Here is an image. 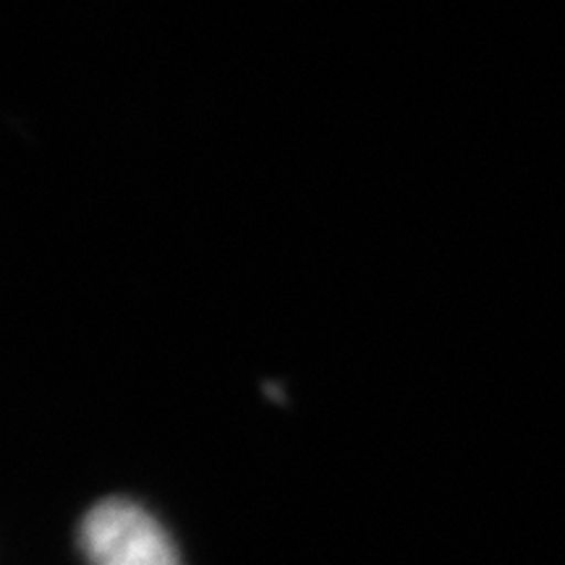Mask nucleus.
I'll return each instance as SVG.
<instances>
[{"instance_id": "nucleus-1", "label": "nucleus", "mask_w": 565, "mask_h": 565, "mask_svg": "<svg viewBox=\"0 0 565 565\" xmlns=\"http://www.w3.org/2000/svg\"><path fill=\"white\" fill-rule=\"evenodd\" d=\"M79 547L87 565H181L160 521L124 498L100 500L84 513Z\"/></svg>"}]
</instances>
